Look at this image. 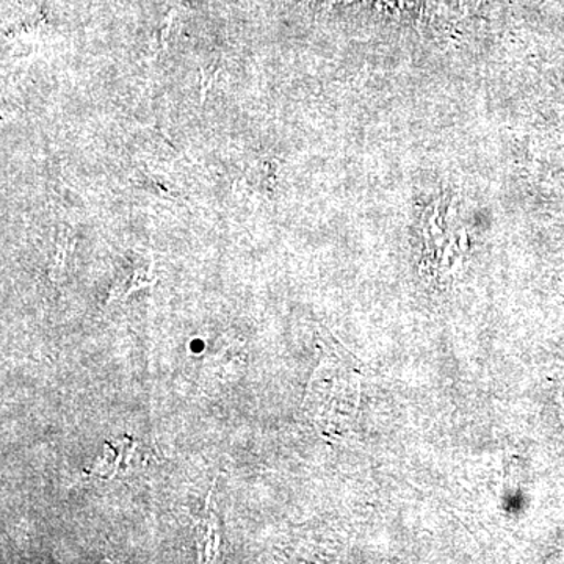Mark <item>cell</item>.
I'll return each instance as SVG.
<instances>
[]
</instances>
